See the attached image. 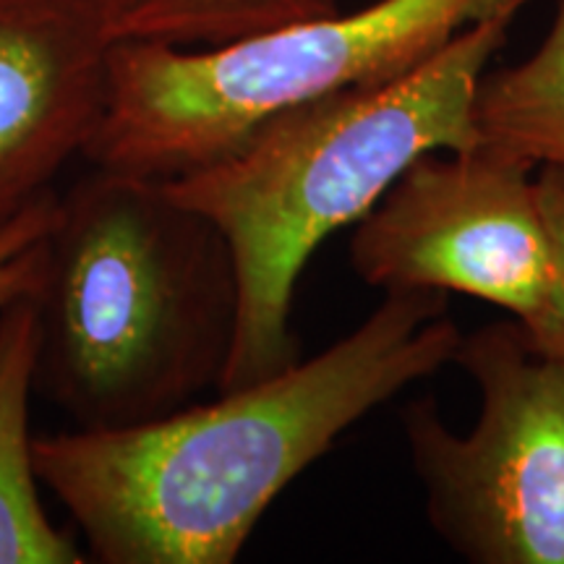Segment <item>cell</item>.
Instances as JSON below:
<instances>
[{
    "instance_id": "1",
    "label": "cell",
    "mask_w": 564,
    "mask_h": 564,
    "mask_svg": "<svg viewBox=\"0 0 564 564\" xmlns=\"http://www.w3.org/2000/svg\"><path fill=\"white\" fill-rule=\"evenodd\" d=\"M442 291H387L308 361L150 423L34 436L40 484L102 564H230L308 465L408 384L455 361Z\"/></svg>"
},
{
    "instance_id": "2",
    "label": "cell",
    "mask_w": 564,
    "mask_h": 564,
    "mask_svg": "<svg viewBox=\"0 0 564 564\" xmlns=\"http://www.w3.org/2000/svg\"><path fill=\"white\" fill-rule=\"evenodd\" d=\"M514 17L474 21L394 79L274 112L225 158L165 181L223 230L236 259L238 327L217 392L299 361L295 288L333 232L364 220L423 154L478 147L476 91Z\"/></svg>"
},
{
    "instance_id": "3",
    "label": "cell",
    "mask_w": 564,
    "mask_h": 564,
    "mask_svg": "<svg viewBox=\"0 0 564 564\" xmlns=\"http://www.w3.org/2000/svg\"><path fill=\"white\" fill-rule=\"evenodd\" d=\"M32 303L37 387L74 429H131L220 387L238 327L236 259L165 181L91 165L61 194Z\"/></svg>"
},
{
    "instance_id": "4",
    "label": "cell",
    "mask_w": 564,
    "mask_h": 564,
    "mask_svg": "<svg viewBox=\"0 0 564 564\" xmlns=\"http://www.w3.org/2000/svg\"><path fill=\"white\" fill-rule=\"evenodd\" d=\"M528 0H377L217 47L116 42L105 116L84 160L178 178L293 105L405 74L478 19Z\"/></svg>"
},
{
    "instance_id": "5",
    "label": "cell",
    "mask_w": 564,
    "mask_h": 564,
    "mask_svg": "<svg viewBox=\"0 0 564 564\" xmlns=\"http://www.w3.org/2000/svg\"><path fill=\"white\" fill-rule=\"evenodd\" d=\"M453 364L481 398L470 432L429 398L403 413L429 523L474 564H564V358L510 316L463 335Z\"/></svg>"
},
{
    "instance_id": "6",
    "label": "cell",
    "mask_w": 564,
    "mask_h": 564,
    "mask_svg": "<svg viewBox=\"0 0 564 564\" xmlns=\"http://www.w3.org/2000/svg\"><path fill=\"white\" fill-rule=\"evenodd\" d=\"M535 173L481 144L423 154L356 223L352 272L382 293L470 295L535 327L554 282Z\"/></svg>"
},
{
    "instance_id": "7",
    "label": "cell",
    "mask_w": 564,
    "mask_h": 564,
    "mask_svg": "<svg viewBox=\"0 0 564 564\" xmlns=\"http://www.w3.org/2000/svg\"><path fill=\"white\" fill-rule=\"evenodd\" d=\"M112 45L105 0H0V228L87 154Z\"/></svg>"
},
{
    "instance_id": "8",
    "label": "cell",
    "mask_w": 564,
    "mask_h": 564,
    "mask_svg": "<svg viewBox=\"0 0 564 564\" xmlns=\"http://www.w3.org/2000/svg\"><path fill=\"white\" fill-rule=\"evenodd\" d=\"M37 350V312L24 295L0 312V564H79L89 556L40 502L30 432Z\"/></svg>"
},
{
    "instance_id": "9",
    "label": "cell",
    "mask_w": 564,
    "mask_h": 564,
    "mask_svg": "<svg viewBox=\"0 0 564 564\" xmlns=\"http://www.w3.org/2000/svg\"><path fill=\"white\" fill-rule=\"evenodd\" d=\"M474 118L481 147L564 171V0L525 61L486 70Z\"/></svg>"
},
{
    "instance_id": "10",
    "label": "cell",
    "mask_w": 564,
    "mask_h": 564,
    "mask_svg": "<svg viewBox=\"0 0 564 564\" xmlns=\"http://www.w3.org/2000/svg\"><path fill=\"white\" fill-rule=\"evenodd\" d=\"M340 0H105L116 42L217 47L340 13Z\"/></svg>"
},
{
    "instance_id": "11",
    "label": "cell",
    "mask_w": 564,
    "mask_h": 564,
    "mask_svg": "<svg viewBox=\"0 0 564 564\" xmlns=\"http://www.w3.org/2000/svg\"><path fill=\"white\" fill-rule=\"evenodd\" d=\"M58 192L40 196L19 217L0 228V312L32 295L45 264L47 238L58 215Z\"/></svg>"
},
{
    "instance_id": "12",
    "label": "cell",
    "mask_w": 564,
    "mask_h": 564,
    "mask_svg": "<svg viewBox=\"0 0 564 564\" xmlns=\"http://www.w3.org/2000/svg\"><path fill=\"white\" fill-rule=\"evenodd\" d=\"M535 194H539L541 215L552 246L554 282L549 293L546 312L535 327L528 329L531 340L554 356L564 358V171L539 167L535 173Z\"/></svg>"
}]
</instances>
